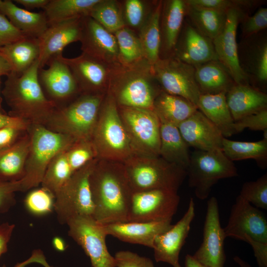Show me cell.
<instances>
[{"mask_svg":"<svg viewBox=\"0 0 267 267\" xmlns=\"http://www.w3.org/2000/svg\"><path fill=\"white\" fill-rule=\"evenodd\" d=\"M93 218L99 223L127 222L133 191L122 163L98 159L89 177Z\"/></svg>","mask_w":267,"mask_h":267,"instance_id":"cell-1","label":"cell"},{"mask_svg":"<svg viewBox=\"0 0 267 267\" xmlns=\"http://www.w3.org/2000/svg\"><path fill=\"white\" fill-rule=\"evenodd\" d=\"M38 60L21 74L11 72L1 91L8 115L29 125L44 126L56 109L45 96L38 78Z\"/></svg>","mask_w":267,"mask_h":267,"instance_id":"cell-2","label":"cell"},{"mask_svg":"<svg viewBox=\"0 0 267 267\" xmlns=\"http://www.w3.org/2000/svg\"><path fill=\"white\" fill-rule=\"evenodd\" d=\"M91 140L99 159L123 163L139 155L122 121L111 93L102 101Z\"/></svg>","mask_w":267,"mask_h":267,"instance_id":"cell-3","label":"cell"},{"mask_svg":"<svg viewBox=\"0 0 267 267\" xmlns=\"http://www.w3.org/2000/svg\"><path fill=\"white\" fill-rule=\"evenodd\" d=\"M142 62L115 67L110 83L111 93L121 106L154 111V101L162 89L155 85L152 65Z\"/></svg>","mask_w":267,"mask_h":267,"instance_id":"cell-4","label":"cell"},{"mask_svg":"<svg viewBox=\"0 0 267 267\" xmlns=\"http://www.w3.org/2000/svg\"><path fill=\"white\" fill-rule=\"evenodd\" d=\"M27 132L30 145L24 175L20 180V192H26L41 184L46 168L53 157L76 141L41 125H29Z\"/></svg>","mask_w":267,"mask_h":267,"instance_id":"cell-5","label":"cell"},{"mask_svg":"<svg viewBox=\"0 0 267 267\" xmlns=\"http://www.w3.org/2000/svg\"><path fill=\"white\" fill-rule=\"evenodd\" d=\"M101 94H85L56 108L45 126L76 141L91 140L102 102Z\"/></svg>","mask_w":267,"mask_h":267,"instance_id":"cell-6","label":"cell"},{"mask_svg":"<svg viewBox=\"0 0 267 267\" xmlns=\"http://www.w3.org/2000/svg\"><path fill=\"white\" fill-rule=\"evenodd\" d=\"M133 193L155 189L178 191L186 170L160 156L136 155L122 163Z\"/></svg>","mask_w":267,"mask_h":267,"instance_id":"cell-7","label":"cell"},{"mask_svg":"<svg viewBox=\"0 0 267 267\" xmlns=\"http://www.w3.org/2000/svg\"><path fill=\"white\" fill-rule=\"evenodd\" d=\"M186 172L189 186L194 188L195 196L201 200L208 198L212 187L219 180L238 175L233 162L224 155L222 149H195L190 154Z\"/></svg>","mask_w":267,"mask_h":267,"instance_id":"cell-8","label":"cell"},{"mask_svg":"<svg viewBox=\"0 0 267 267\" xmlns=\"http://www.w3.org/2000/svg\"><path fill=\"white\" fill-rule=\"evenodd\" d=\"M98 160L90 161L73 173L55 193L54 211L60 224H66L70 219L78 216H93L89 177Z\"/></svg>","mask_w":267,"mask_h":267,"instance_id":"cell-9","label":"cell"},{"mask_svg":"<svg viewBox=\"0 0 267 267\" xmlns=\"http://www.w3.org/2000/svg\"><path fill=\"white\" fill-rule=\"evenodd\" d=\"M66 224L68 234L84 251L92 267H116L114 256L107 247L103 225L92 216L81 215L70 219Z\"/></svg>","mask_w":267,"mask_h":267,"instance_id":"cell-10","label":"cell"},{"mask_svg":"<svg viewBox=\"0 0 267 267\" xmlns=\"http://www.w3.org/2000/svg\"><path fill=\"white\" fill-rule=\"evenodd\" d=\"M122 121L139 155L160 156V120L154 111L121 106Z\"/></svg>","mask_w":267,"mask_h":267,"instance_id":"cell-11","label":"cell"},{"mask_svg":"<svg viewBox=\"0 0 267 267\" xmlns=\"http://www.w3.org/2000/svg\"><path fill=\"white\" fill-rule=\"evenodd\" d=\"M178 191L155 189L133 193L127 222H160L172 220L179 205Z\"/></svg>","mask_w":267,"mask_h":267,"instance_id":"cell-12","label":"cell"},{"mask_svg":"<svg viewBox=\"0 0 267 267\" xmlns=\"http://www.w3.org/2000/svg\"><path fill=\"white\" fill-rule=\"evenodd\" d=\"M152 68L154 77L163 91L183 97L197 106L201 93L194 66L171 56L160 58Z\"/></svg>","mask_w":267,"mask_h":267,"instance_id":"cell-13","label":"cell"},{"mask_svg":"<svg viewBox=\"0 0 267 267\" xmlns=\"http://www.w3.org/2000/svg\"><path fill=\"white\" fill-rule=\"evenodd\" d=\"M63 55L50 60L47 68H39L38 78L46 97L56 107H62L81 93L70 69L62 60Z\"/></svg>","mask_w":267,"mask_h":267,"instance_id":"cell-14","label":"cell"},{"mask_svg":"<svg viewBox=\"0 0 267 267\" xmlns=\"http://www.w3.org/2000/svg\"><path fill=\"white\" fill-rule=\"evenodd\" d=\"M225 237L244 241L247 237L267 243V220L259 209L238 195L231 209L226 226Z\"/></svg>","mask_w":267,"mask_h":267,"instance_id":"cell-15","label":"cell"},{"mask_svg":"<svg viewBox=\"0 0 267 267\" xmlns=\"http://www.w3.org/2000/svg\"><path fill=\"white\" fill-rule=\"evenodd\" d=\"M226 13L224 27L213 40L217 58L228 71L236 84L249 85L247 77L239 64L236 41L238 25L242 18L249 14L237 6L228 9Z\"/></svg>","mask_w":267,"mask_h":267,"instance_id":"cell-16","label":"cell"},{"mask_svg":"<svg viewBox=\"0 0 267 267\" xmlns=\"http://www.w3.org/2000/svg\"><path fill=\"white\" fill-rule=\"evenodd\" d=\"M225 238L220 223L218 202L213 196L207 202L203 241L192 256L208 267H223L226 260L224 249Z\"/></svg>","mask_w":267,"mask_h":267,"instance_id":"cell-17","label":"cell"},{"mask_svg":"<svg viewBox=\"0 0 267 267\" xmlns=\"http://www.w3.org/2000/svg\"><path fill=\"white\" fill-rule=\"evenodd\" d=\"M262 32L243 38L238 45V56L249 85L267 93V38Z\"/></svg>","mask_w":267,"mask_h":267,"instance_id":"cell-18","label":"cell"},{"mask_svg":"<svg viewBox=\"0 0 267 267\" xmlns=\"http://www.w3.org/2000/svg\"><path fill=\"white\" fill-rule=\"evenodd\" d=\"M82 53L111 66L121 65L117 41L110 32L89 16L82 19L80 40Z\"/></svg>","mask_w":267,"mask_h":267,"instance_id":"cell-19","label":"cell"},{"mask_svg":"<svg viewBox=\"0 0 267 267\" xmlns=\"http://www.w3.org/2000/svg\"><path fill=\"white\" fill-rule=\"evenodd\" d=\"M195 216V203L191 197L187 211L182 217L169 229L155 238L152 249L156 262L166 263L173 267H181L179 262V253L188 236Z\"/></svg>","mask_w":267,"mask_h":267,"instance_id":"cell-20","label":"cell"},{"mask_svg":"<svg viewBox=\"0 0 267 267\" xmlns=\"http://www.w3.org/2000/svg\"><path fill=\"white\" fill-rule=\"evenodd\" d=\"M61 58L70 69L81 94H101L100 92L110 85L115 67L111 69L110 65L83 53L73 58L62 55Z\"/></svg>","mask_w":267,"mask_h":267,"instance_id":"cell-21","label":"cell"},{"mask_svg":"<svg viewBox=\"0 0 267 267\" xmlns=\"http://www.w3.org/2000/svg\"><path fill=\"white\" fill-rule=\"evenodd\" d=\"M82 18L71 19L48 26L38 39L40 68H44L52 59L62 55L64 48L71 43L79 41Z\"/></svg>","mask_w":267,"mask_h":267,"instance_id":"cell-22","label":"cell"},{"mask_svg":"<svg viewBox=\"0 0 267 267\" xmlns=\"http://www.w3.org/2000/svg\"><path fill=\"white\" fill-rule=\"evenodd\" d=\"M172 56L194 67L218 59L213 40L185 20Z\"/></svg>","mask_w":267,"mask_h":267,"instance_id":"cell-23","label":"cell"},{"mask_svg":"<svg viewBox=\"0 0 267 267\" xmlns=\"http://www.w3.org/2000/svg\"><path fill=\"white\" fill-rule=\"evenodd\" d=\"M178 128L187 145L195 149H222L224 138L219 129L198 109Z\"/></svg>","mask_w":267,"mask_h":267,"instance_id":"cell-24","label":"cell"},{"mask_svg":"<svg viewBox=\"0 0 267 267\" xmlns=\"http://www.w3.org/2000/svg\"><path fill=\"white\" fill-rule=\"evenodd\" d=\"M172 220L152 222H124L103 225L107 235L132 244L153 248L155 238L169 229Z\"/></svg>","mask_w":267,"mask_h":267,"instance_id":"cell-25","label":"cell"},{"mask_svg":"<svg viewBox=\"0 0 267 267\" xmlns=\"http://www.w3.org/2000/svg\"><path fill=\"white\" fill-rule=\"evenodd\" d=\"M234 121L267 108V94L250 85L235 84L225 94Z\"/></svg>","mask_w":267,"mask_h":267,"instance_id":"cell-26","label":"cell"},{"mask_svg":"<svg viewBox=\"0 0 267 267\" xmlns=\"http://www.w3.org/2000/svg\"><path fill=\"white\" fill-rule=\"evenodd\" d=\"M187 5L184 0H170L163 2L160 18L161 48L173 52L180 33Z\"/></svg>","mask_w":267,"mask_h":267,"instance_id":"cell-27","label":"cell"},{"mask_svg":"<svg viewBox=\"0 0 267 267\" xmlns=\"http://www.w3.org/2000/svg\"><path fill=\"white\" fill-rule=\"evenodd\" d=\"M195 79L201 94L226 93L236 83L218 59L194 66Z\"/></svg>","mask_w":267,"mask_h":267,"instance_id":"cell-28","label":"cell"},{"mask_svg":"<svg viewBox=\"0 0 267 267\" xmlns=\"http://www.w3.org/2000/svg\"><path fill=\"white\" fill-rule=\"evenodd\" d=\"M160 120V157L187 170L189 160V146L182 138L178 126Z\"/></svg>","mask_w":267,"mask_h":267,"instance_id":"cell-29","label":"cell"},{"mask_svg":"<svg viewBox=\"0 0 267 267\" xmlns=\"http://www.w3.org/2000/svg\"><path fill=\"white\" fill-rule=\"evenodd\" d=\"M0 13L14 27L29 37L38 39L48 26L43 11L35 12L21 8L10 0L2 1Z\"/></svg>","mask_w":267,"mask_h":267,"instance_id":"cell-30","label":"cell"},{"mask_svg":"<svg viewBox=\"0 0 267 267\" xmlns=\"http://www.w3.org/2000/svg\"><path fill=\"white\" fill-rule=\"evenodd\" d=\"M30 138L26 132L12 145L0 150V180L14 182L24 175Z\"/></svg>","mask_w":267,"mask_h":267,"instance_id":"cell-31","label":"cell"},{"mask_svg":"<svg viewBox=\"0 0 267 267\" xmlns=\"http://www.w3.org/2000/svg\"><path fill=\"white\" fill-rule=\"evenodd\" d=\"M38 39L26 37L0 47V56L9 65L12 73L21 74L38 59Z\"/></svg>","mask_w":267,"mask_h":267,"instance_id":"cell-32","label":"cell"},{"mask_svg":"<svg viewBox=\"0 0 267 267\" xmlns=\"http://www.w3.org/2000/svg\"><path fill=\"white\" fill-rule=\"evenodd\" d=\"M225 93L201 94L197 106L209 120L221 131L224 137L234 134V121L226 100Z\"/></svg>","mask_w":267,"mask_h":267,"instance_id":"cell-33","label":"cell"},{"mask_svg":"<svg viewBox=\"0 0 267 267\" xmlns=\"http://www.w3.org/2000/svg\"><path fill=\"white\" fill-rule=\"evenodd\" d=\"M198 110L188 99L162 90L154 103V111L159 120L178 126Z\"/></svg>","mask_w":267,"mask_h":267,"instance_id":"cell-34","label":"cell"},{"mask_svg":"<svg viewBox=\"0 0 267 267\" xmlns=\"http://www.w3.org/2000/svg\"><path fill=\"white\" fill-rule=\"evenodd\" d=\"M99 0H49L43 8L48 25L89 16Z\"/></svg>","mask_w":267,"mask_h":267,"instance_id":"cell-35","label":"cell"},{"mask_svg":"<svg viewBox=\"0 0 267 267\" xmlns=\"http://www.w3.org/2000/svg\"><path fill=\"white\" fill-rule=\"evenodd\" d=\"M163 1L157 2L141 27L139 36L144 58L151 65L160 59V18Z\"/></svg>","mask_w":267,"mask_h":267,"instance_id":"cell-36","label":"cell"},{"mask_svg":"<svg viewBox=\"0 0 267 267\" xmlns=\"http://www.w3.org/2000/svg\"><path fill=\"white\" fill-rule=\"evenodd\" d=\"M222 150L231 161L254 159L262 169L267 166V138L254 142L234 141L224 137Z\"/></svg>","mask_w":267,"mask_h":267,"instance_id":"cell-37","label":"cell"},{"mask_svg":"<svg viewBox=\"0 0 267 267\" xmlns=\"http://www.w3.org/2000/svg\"><path fill=\"white\" fill-rule=\"evenodd\" d=\"M226 12L187 5L185 16L201 34L213 40L224 27Z\"/></svg>","mask_w":267,"mask_h":267,"instance_id":"cell-38","label":"cell"},{"mask_svg":"<svg viewBox=\"0 0 267 267\" xmlns=\"http://www.w3.org/2000/svg\"><path fill=\"white\" fill-rule=\"evenodd\" d=\"M114 35L118 45L119 62L122 66L134 65L145 59L139 37L132 30L124 27Z\"/></svg>","mask_w":267,"mask_h":267,"instance_id":"cell-39","label":"cell"},{"mask_svg":"<svg viewBox=\"0 0 267 267\" xmlns=\"http://www.w3.org/2000/svg\"><path fill=\"white\" fill-rule=\"evenodd\" d=\"M66 149L59 152L52 159L46 168L41 183L42 186L54 194L74 173L68 161Z\"/></svg>","mask_w":267,"mask_h":267,"instance_id":"cell-40","label":"cell"},{"mask_svg":"<svg viewBox=\"0 0 267 267\" xmlns=\"http://www.w3.org/2000/svg\"><path fill=\"white\" fill-rule=\"evenodd\" d=\"M89 16L113 34L125 27L122 11L115 0H99L90 11Z\"/></svg>","mask_w":267,"mask_h":267,"instance_id":"cell-41","label":"cell"},{"mask_svg":"<svg viewBox=\"0 0 267 267\" xmlns=\"http://www.w3.org/2000/svg\"><path fill=\"white\" fill-rule=\"evenodd\" d=\"M54 194L42 186L30 190L24 200L26 210L36 217H43L54 211Z\"/></svg>","mask_w":267,"mask_h":267,"instance_id":"cell-42","label":"cell"},{"mask_svg":"<svg viewBox=\"0 0 267 267\" xmlns=\"http://www.w3.org/2000/svg\"><path fill=\"white\" fill-rule=\"evenodd\" d=\"M66 157L73 173L88 162L97 158L91 140L75 141L65 150Z\"/></svg>","mask_w":267,"mask_h":267,"instance_id":"cell-43","label":"cell"},{"mask_svg":"<svg viewBox=\"0 0 267 267\" xmlns=\"http://www.w3.org/2000/svg\"><path fill=\"white\" fill-rule=\"evenodd\" d=\"M239 195L254 207L267 210V174L244 183Z\"/></svg>","mask_w":267,"mask_h":267,"instance_id":"cell-44","label":"cell"},{"mask_svg":"<svg viewBox=\"0 0 267 267\" xmlns=\"http://www.w3.org/2000/svg\"><path fill=\"white\" fill-rule=\"evenodd\" d=\"M240 23L242 39L265 30L267 27V8H259L253 15H245Z\"/></svg>","mask_w":267,"mask_h":267,"instance_id":"cell-45","label":"cell"},{"mask_svg":"<svg viewBox=\"0 0 267 267\" xmlns=\"http://www.w3.org/2000/svg\"><path fill=\"white\" fill-rule=\"evenodd\" d=\"M246 128L254 131L267 130V108L234 121L233 124L234 134L239 133Z\"/></svg>","mask_w":267,"mask_h":267,"instance_id":"cell-46","label":"cell"},{"mask_svg":"<svg viewBox=\"0 0 267 267\" xmlns=\"http://www.w3.org/2000/svg\"><path fill=\"white\" fill-rule=\"evenodd\" d=\"M124 20L134 28L141 27L145 22V9L143 2L139 0H128L125 4Z\"/></svg>","mask_w":267,"mask_h":267,"instance_id":"cell-47","label":"cell"},{"mask_svg":"<svg viewBox=\"0 0 267 267\" xmlns=\"http://www.w3.org/2000/svg\"><path fill=\"white\" fill-rule=\"evenodd\" d=\"M114 258L116 267H154L151 259L130 251H119L115 254Z\"/></svg>","mask_w":267,"mask_h":267,"instance_id":"cell-48","label":"cell"},{"mask_svg":"<svg viewBox=\"0 0 267 267\" xmlns=\"http://www.w3.org/2000/svg\"><path fill=\"white\" fill-rule=\"evenodd\" d=\"M20 180H0V214L7 213L15 205V193L20 191Z\"/></svg>","mask_w":267,"mask_h":267,"instance_id":"cell-49","label":"cell"},{"mask_svg":"<svg viewBox=\"0 0 267 267\" xmlns=\"http://www.w3.org/2000/svg\"><path fill=\"white\" fill-rule=\"evenodd\" d=\"M26 37H29L17 29L0 13V47Z\"/></svg>","mask_w":267,"mask_h":267,"instance_id":"cell-50","label":"cell"},{"mask_svg":"<svg viewBox=\"0 0 267 267\" xmlns=\"http://www.w3.org/2000/svg\"><path fill=\"white\" fill-rule=\"evenodd\" d=\"M186 4L202 8L226 12L235 6V0H184Z\"/></svg>","mask_w":267,"mask_h":267,"instance_id":"cell-51","label":"cell"},{"mask_svg":"<svg viewBox=\"0 0 267 267\" xmlns=\"http://www.w3.org/2000/svg\"><path fill=\"white\" fill-rule=\"evenodd\" d=\"M26 131L12 127L0 128V150L12 145Z\"/></svg>","mask_w":267,"mask_h":267,"instance_id":"cell-52","label":"cell"},{"mask_svg":"<svg viewBox=\"0 0 267 267\" xmlns=\"http://www.w3.org/2000/svg\"><path fill=\"white\" fill-rule=\"evenodd\" d=\"M244 241L251 246L259 267H267V243L248 237L246 238Z\"/></svg>","mask_w":267,"mask_h":267,"instance_id":"cell-53","label":"cell"},{"mask_svg":"<svg viewBox=\"0 0 267 267\" xmlns=\"http://www.w3.org/2000/svg\"><path fill=\"white\" fill-rule=\"evenodd\" d=\"M15 225L8 222H0V258L8 249V244L10 241Z\"/></svg>","mask_w":267,"mask_h":267,"instance_id":"cell-54","label":"cell"},{"mask_svg":"<svg viewBox=\"0 0 267 267\" xmlns=\"http://www.w3.org/2000/svg\"><path fill=\"white\" fill-rule=\"evenodd\" d=\"M29 125L24 121L10 116L8 114H0V128L5 127H12L27 131Z\"/></svg>","mask_w":267,"mask_h":267,"instance_id":"cell-55","label":"cell"},{"mask_svg":"<svg viewBox=\"0 0 267 267\" xmlns=\"http://www.w3.org/2000/svg\"><path fill=\"white\" fill-rule=\"evenodd\" d=\"M32 263H38L43 265L44 267H53L50 266L47 262L42 251L40 250H34L31 257L27 260L22 262V264L23 266L25 267L26 265Z\"/></svg>","mask_w":267,"mask_h":267,"instance_id":"cell-56","label":"cell"},{"mask_svg":"<svg viewBox=\"0 0 267 267\" xmlns=\"http://www.w3.org/2000/svg\"><path fill=\"white\" fill-rule=\"evenodd\" d=\"M14 1L30 11L35 8L43 9L48 2L49 0H15Z\"/></svg>","mask_w":267,"mask_h":267,"instance_id":"cell-57","label":"cell"},{"mask_svg":"<svg viewBox=\"0 0 267 267\" xmlns=\"http://www.w3.org/2000/svg\"><path fill=\"white\" fill-rule=\"evenodd\" d=\"M184 267H208L196 260L192 255L187 254L185 256Z\"/></svg>","mask_w":267,"mask_h":267,"instance_id":"cell-58","label":"cell"},{"mask_svg":"<svg viewBox=\"0 0 267 267\" xmlns=\"http://www.w3.org/2000/svg\"><path fill=\"white\" fill-rule=\"evenodd\" d=\"M11 72L7 62L0 56V78L2 76H8Z\"/></svg>","mask_w":267,"mask_h":267,"instance_id":"cell-59","label":"cell"},{"mask_svg":"<svg viewBox=\"0 0 267 267\" xmlns=\"http://www.w3.org/2000/svg\"><path fill=\"white\" fill-rule=\"evenodd\" d=\"M54 247L59 251H63L65 249V244L64 241L58 237L55 238L53 240Z\"/></svg>","mask_w":267,"mask_h":267,"instance_id":"cell-60","label":"cell"},{"mask_svg":"<svg viewBox=\"0 0 267 267\" xmlns=\"http://www.w3.org/2000/svg\"><path fill=\"white\" fill-rule=\"evenodd\" d=\"M234 261L240 267H252L247 262L241 259L239 256H235L233 258Z\"/></svg>","mask_w":267,"mask_h":267,"instance_id":"cell-61","label":"cell"},{"mask_svg":"<svg viewBox=\"0 0 267 267\" xmlns=\"http://www.w3.org/2000/svg\"><path fill=\"white\" fill-rule=\"evenodd\" d=\"M2 98L1 97L0 95V114H6L4 110H3L2 107Z\"/></svg>","mask_w":267,"mask_h":267,"instance_id":"cell-62","label":"cell"},{"mask_svg":"<svg viewBox=\"0 0 267 267\" xmlns=\"http://www.w3.org/2000/svg\"><path fill=\"white\" fill-rule=\"evenodd\" d=\"M2 3V1L0 0V6H1Z\"/></svg>","mask_w":267,"mask_h":267,"instance_id":"cell-63","label":"cell"},{"mask_svg":"<svg viewBox=\"0 0 267 267\" xmlns=\"http://www.w3.org/2000/svg\"><path fill=\"white\" fill-rule=\"evenodd\" d=\"M2 267H7V266L5 265L4 264V265H3Z\"/></svg>","mask_w":267,"mask_h":267,"instance_id":"cell-64","label":"cell"}]
</instances>
